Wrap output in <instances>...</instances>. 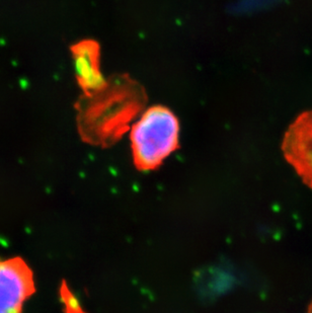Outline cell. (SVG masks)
Segmentation results:
<instances>
[{
  "label": "cell",
  "instance_id": "6da1fadb",
  "mask_svg": "<svg viewBox=\"0 0 312 313\" xmlns=\"http://www.w3.org/2000/svg\"><path fill=\"white\" fill-rule=\"evenodd\" d=\"M92 93L91 101L80 113V134L90 144L109 146L128 130L137 115L141 107L139 92L131 86L103 85Z\"/></svg>",
  "mask_w": 312,
  "mask_h": 313
},
{
  "label": "cell",
  "instance_id": "7a4b0ae2",
  "mask_svg": "<svg viewBox=\"0 0 312 313\" xmlns=\"http://www.w3.org/2000/svg\"><path fill=\"white\" fill-rule=\"evenodd\" d=\"M180 124L170 109L152 107L133 124L131 148L135 166L142 171L159 167L178 148Z\"/></svg>",
  "mask_w": 312,
  "mask_h": 313
},
{
  "label": "cell",
  "instance_id": "3957f363",
  "mask_svg": "<svg viewBox=\"0 0 312 313\" xmlns=\"http://www.w3.org/2000/svg\"><path fill=\"white\" fill-rule=\"evenodd\" d=\"M34 292V272L24 258L0 260V313H22Z\"/></svg>",
  "mask_w": 312,
  "mask_h": 313
},
{
  "label": "cell",
  "instance_id": "277c9868",
  "mask_svg": "<svg viewBox=\"0 0 312 313\" xmlns=\"http://www.w3.org/2000/svg\"><path fill=\"white\" fill-rule=\"evenodd\" d=\"M281 148L287 162L304 185L312 190V111L303 112L292 122Z\"/></svg>",
  "mask_w": 312,
  "mask_h": 313
},
{
  "label": "cell",
  "instance_id": "5b68a950",
  "mask_svg": "<svg viewBox=\"0 0 312 313\" xmlns=\"http://www.w3.org/2000/svg\"><path fill=\"white\" fill-rule=\"evenodd\" d=\"M74 63L78 81L84 89L93 92L105 85L99 69V48L92 42H83L74 48Z\"/></svg>",
  "mask_w": 312,
  "mask_h": 313
},
{
  "label": "cell",
  "instance_id": "8992f818",
  "mask_svg": "<svg viewBox=\"0 0 312 313\" xmlns=\"http://www.w3.org/2000/svg\"><path fill=\"white\" fill-rule=\"evenodd\" d=\"M60 297L65 313H87L66 283L61 285Z\"/></svg>",
  "mask_w": 312,
  "mask_h": 313
},
{
  "label": "cell",
  "instance_id": "52a82bcc",
  "mask_svg": "<svg viewBox=\"0 0 312 313\" xmlns=\"http://www.w3.org/2000/svg\"><path fill=\"white\" fill-rule=\"evenodd\" d=\"M307 313H312V301L310 302L309 306H308V310H307Z\"/></svg>",
  "mask_w": 312,
  "mask_h": 313
}]
</instances>
